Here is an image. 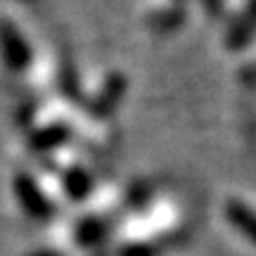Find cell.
Here are the masks:
<instances>
[{
	"instance_id": "cell-1",
	"label": "cell",
	"mask_w": 256,
	"mask_h": 256,
	"mask_svg": "<svg viewBox=\"0 0 256 256\" xmlns=\"http://www.w3.org/2000/svg\"><path fill=\"white\" fill-rule=\"evenodd\" d=\"M230 220H232L252 242H256V214H252L247 206L238 204V206L230 209Z\"/></svg>"
}]
</instances>
